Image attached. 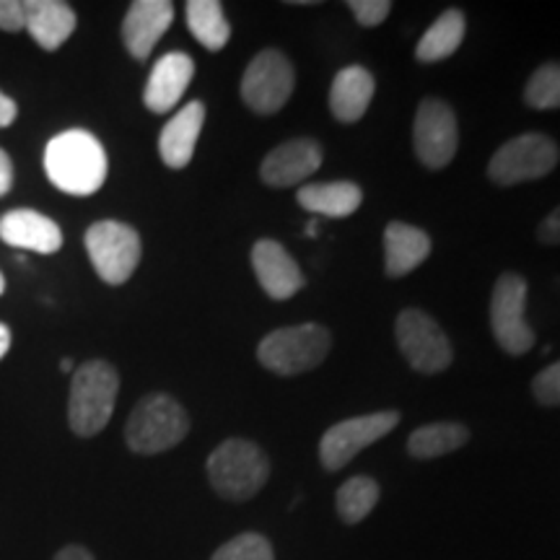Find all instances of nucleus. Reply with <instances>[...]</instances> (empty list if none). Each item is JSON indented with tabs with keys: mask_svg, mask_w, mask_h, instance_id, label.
Segmentation results:
<instances>
[{
	"mask_svg": "<svg viewBox=\"0 0 560 560\" xmlns=\"http://www.w3.org/2000/svg\"><path fill=\"white\" fill-rule=\"evenodd\" d=\"M107 151L89 130H66L55 136L45 149L47 179L60 192L89 198L107 182Z\"/></svg>",
	"mask_w": 560,
	"mask_h": 560,
	"instance_id": "obj_1",
	"label": "nucleus"
},
{
	"mask_svg": "<svg viewBox=\"0 0 560 560\" xmlns=\"http://www.w3.org/2000/svg\"><path fill=\"white\" fill-rule=\"evenodd\" d=\"M208 480L221 499L244 503L270 480V459L255 441L226 439L206 462Z\"/></svg>",
	"mask_w": 560,
	"mask_h": 560,
	"instance_id": "obj_2",
	"label": "nucleus"
},
{
	"mask_svg": "<svg viewBox=\"0 0 560 560\" xmlns=\"http://www.w3.org/2000/svg\"><path fill=\"white\" fill-rule=\"evenodd\" d=\"M120 374L107 361H89L73 371L68 397V423L75 436H96L115 412Z\"/></svg>",
	"mask_w": 560,
	"mask_h": 560,
	"instance_id": "obj_3",
	"label": "nucleus"
},
{
	"mask_svg": "<svg viewBox=\"0 0 560 560\" xmlns=\"http://www.w3.org/2000/svg\"><path fill=\"white\" fill-rule=\"evenodd\" d=\"M190 433V416L172 395L153 392L132 408L125 441L136 454H161L170 452Z\"/></svg>",
	"mask_w": 560,
	"mask_h": 560,
	"instance_id": "obj_4",
	"label": "nucleus"
},
{
	"mask_svg": "<svg viewBox=\"0 0 560 560\" xmlns=\"http://www.w3.org/2000/svg\"><path fill=\"white\" fill-rule=\"evenodd\" d=\"M330 348V330L306 322V325L280 327V330L265 335L257 346V361L278 376H296L317 369L327 359Z\"/></svg>",
	"mask_w": 560,
	"mask_h": 560,
	"instance_id": "obj_5",
	"label": "nucleus"
},
{
	"mask_svg": "<svg viewBox=\"0 0 560 560\" xmlns=\"http://www.w3.org/2000/svg\"><path fill=\"white\" fill-rule=\"evenodd\" d=\"M560 161L558 143L545 132H524L506 140L490 156L488 179L499 187H514L522 182L548 177Z\"/></svg>",
	"mask_w": 560,
	"mask_h": 560,
	"instance_id": "obj_6",
	"label": "nucleus"
},
{
	"mask_svg": "<svg viewBox=\"0 0 560 560\" xmlns=\"http://www.w3.org/2000/svg\"><path fill=\"white\" fill-rule=\"evenodd\" d=\"M490 330L501 350L524 355L535 346V330L527 322V280L520 272H503L490 296Z\"/></svg>",
	"mask_w": 560,
	"mask_h": 560,
	"instance_id": "obj_7",
	"label": "nucleus"
},
{
	"mask_svg": "<svg viewBox=\"0 0 560 560\" xmlns=\"http://www.w3.org/2000/svg\"><path fill=\"white\" fill-rule=\"evenodd\" d=\"M83 242L96 276L109 285H122L125 280H130L143 255L140 234L122 221L94 223Z\"/></svg>",
	"mask_w": 560,
	"mask_h": 560,
	"instance_id": "obj_8",
	"label": "nucleus"
},
{
	"mask_svg": "<svg viewBox=\"0 0 560 560\" xmlns=\"http://www.w3.org/2000/svg\"><path fill=\"white\" fill-rule=\"evenodd\" d=\"M400 425V412L380 410L355 416L330 425L319 441V462L327 472H338L350 459L359 457L366 446L387 436Z\"/></svg>",
	"mask_w": 560,
	"mask_h": 560,
	"instance_id": "obj_9",
	"label": "nucleus"
},
{
	"mask_svg": "<svg viewBox=\"0 0 560 560\" xmlns=\"http://www.w3.org/2000/svg\"><path fill=\"white\" fill-rule=\"evenodd\" d=\"M296 70L280 50L257 52L242 75V100L257 115H276L289 104Z\"/></svg>",
	"mask_w": 560,
	"mask_h": 560,
	"instance_id": "obj_10",
	"label": "nucleus"
},
{
	"mask_svg": "<svg viewBox=\"0 0 560 560\" xmlns=\"http://www.w3.org/2000/svg\"><path fill=\"white\" fill-rule=\"evenodd\" d=\"M395 338L400 353L420 374H439L450 369L454 359L452 342L431 314L405 310L395 322Z\"/></svg>",
	"mask_w": 560,
	"mask_h": 560,
	"instance_id": "obj_11",
	"label": "nucleus"
},
{
	"mask_svg": "<svg viewBox=\"0 0 560 560\" xmlns=\"http://www.w3.org/2000/svg\"><path fill=\"white\" fill-rule=\"evenodd\" d=\"M412 145L416 156L429 170H444L452 164L459 149V125L454 109L444 100L429 96L418 104L412 122Z\"/></svg>",
	"mask_w": 560,
	"mask_h": 560,
	"instance_id": "obj_12",
	"label": "nucleus"
},
{
	"mask_svg": "<svg viewBox=\"0 0 560 560\" xmlns=\"http://www.w3.org/2000/svg\"><path fill=\"white\" fill-rule=\"evenodd\" d=\"M322 166V145L314 138H293L262 159L260 177L268 187H296Z\"/></svg>",
	"mask_w": 560,
	"mask_h": 560,
	"instance_id": "obj_13",
	"label": "nucleus"
},
{
	"mask_svg": "<svg viewBox=\"0 0 560 560\" xmlns=\"http://www.w3.org/2000/svg\"><path fill=\"white\" fill-rule=\"evenodd\" d=\"M252 270L272 301H289L306 283L296 260L276 240H260L252 247Z\"/></svg>",
	"mask_w": 560,
	"mask_h": 560,
	"instance_id": "obj_14",
	"label": "nucleus"
},
{
	"mask_svg": "<svg viewBox=\"0 0 560 560\" xmlns=\"http://www.w3.org/2000/svg\"><path fill=\"white\" fill-rule=\"evenodd\" d=\"M174 21L170 0H136L122 21V42L136 60H145Z\"/></svg>",
	"mask_w": 560,
	"mask_h": 560,
	"instance_id": "obj_15",
	"label": "nucleus"
},
{
	"mask_svg": "<svg viewBox=\"0 0 560 560\" xmlns=\"http://www.w3.org/2000/svg\"><path fill=\"white\" fill-rule=\"evenodd\" d=\"M195 62L187 52H166L164 58L156 60L149 83L143 91V104L153 115H166L177 107L182 94L192 83Z\"/></svg>",
	"mask_w": 560,
	"mask_h": 560,
	"instance_id": "obj_16",
	"label": "nucleus"
},
{
	"mask_svg": "<svg viewBox=\"0 0 560 560\" xmlns=\"http://www.w3.org/2000/svg\"><path fill=\"white\" fill-rule=\"evenodd\" d=\"M0 240L9 247L39 252V255H55L62 247V231L58 223L37 210H9L0 219Z\"/></svg>",
	"mask_w": 560,
	"mask_h": 560,
	"instance_id": "obj_17",
	"label": "nucleus"
},
{
	"mask_svg": "<svg viewBox=\"0 0 560 560\" xmlns=\"http://www.w3.org/2000/svg\"><path fill=\"white\" fill-rule=\"evenodd\" d=\"M206 125V104L190 102L182 107L159 136V153L170 170H185L195 156V145Z\"/></svg>",
	"mask_w": 560,
	"mask_h": 560,
	"instance_id": "obj_18",
	"label": "nucleus"
},
{
	"mask_svg": "<svg viewBox=\"0 0 560 560\" xmlns=\"http://www.w3.org/2000/svg\"><path fill=\"white\" fill-rule=\"evenodd\" d=\"M431 255V236L423 229L405 221H392L384 229V272L389 278H405L420 268Z\"/></svg>",
	"mask_w": 560,
	"mask_h": 560,
	"instance_id": "obj_19",
	"label": "nucleus"
},
{
	"mask_svg": "<svg viewBox=\"0 0 560 560\" xmlns=\"http://www.w3.org/2000/svg\"><path fill=\"white\" fill-rule=\"evenodd\" d=\"M24 30L42 50L55 52L75 32V11L60 0H26Z\"/></svg>",
	"mask_w": 560,
	"mask_h": 560,
	"instance_id": "obj_20",
	"label": "nucleus"
},
{
	"mask_svg": "<svg viewBox=\"0 0 560 560\" xmlns=\"http://www.w3.org/2000/svg\"><path fill=\"white\" fill-rule=\"evenodd\" d=\"M376 81L363 66L342 68L330 86V112L338 122H359L374 100Z\"/></svg>",
	"mask_w": 560,
	"mask_h": 560,
	"instance_id": "obj_21",
	"label": "nucleus"
},
{
	"mask_svg": "<svg viewBox=\"0 0 560 560\" xmlns=\"http://www.w3.org/2000/svg\"><path fill=\"white\" fill-rule=\"evenodd\" d=\"M299 206L314 215L348 219L363 202V190L353 182H314L296 192Z\"/></svg>",
	"mask_w": 560,
	"mask_h": 560,
	"instance_id": "obj_22",
	"label": "nucleus"
},
{
	"mask_svg": "<svg viewBox=\"0 0 560 560\" xmlns=\"http://www.w3.org/2000/svg\"><path fill=\"white\" fill-rule=\"evenodd\" d=\"M467 19L459 9H446L433 24L425 30L416 47V58L420 62H441L452 58L465 42Z\"/></svg>",
	"mask_w": 560,
	"mask_h": 560,
	"instance_id": "obj_23",
	"label": "nucleus"
},
{
	"mask_svg": "<svg viewBox=\"0 0 560 560\" xmlns=\"http://www.w3.org/2000/svg\"><path fill=\"white\" fill-rule=\"evenodd\" d=\"M470 441V431L462 423H429L410 433L408 454L412 459H436L462 450Z\"/></svg>",
	"mask_w": 560,
	"mask_h": 560,
	"instance_id": "obj_24",
	"label": "nucleus"
},
{
	"mask_svg": "<svg viewBox=\"0 0 560 560\" xmlns=\"http://www.w3.org/2000/svg\"><path fill=\"white\" fill-rule=\"evenodd\" d=\"M187 26H190L192 37L210 52L223 50L231 39V24L219 0H190Z\"/></svg>",
	"mask_w": 560,
	"mask_h": 560,
	"instance_id": "obj_25",
	"label": "nucleus"
},
{
	"mask_svg": "<svg viewBox=\"0 0 560 560\" xmlns=\"http://www.w3.org/2000/svg\"><path fill=\"white\" fill-rule=\"evenodd\" d=\"M382 499L380 482L369 475H353L335 493V509L342 524H361Z\"/></svg>",
	"mask_w": 560,
	"mask_h": 560,
	"instance_id": "obj_26",
	"label": "nucleus"
},
{
	"mask_svg": "<svg viewBox=\"0 0 560 560\" xmlns=\"http://www.w3.org/2000/svg\"><path fill=\"white\" fill-rule=\"evenodd\" d=\"M524 104L532 109H560V62H545L529 75Z\"/></svg>",
	"mask_w": 560,
	"mask_h": 560,
	"instance_id": "obj_27",
	"label": "nucleus"
},
{
	"mask_svg": "<svg viewBox=\"0 0 560 560\" xmlns=\"http://www.w3.org/2000/svg\"><path fill=\"white\" fill-rule=\"evenodd\" d=\"M210 560H276V550L260 532H242L223 542Z\"/></svg>",
	"mask_w": 560,
	"mask_h": 560,
	"instance_id": "obj_28",
	"label": "nucleus"
},
{
	"mask_svg": "<svg viewBox=\"0 0 560 560\" xmlns=\"http://www.w3.org/2000/svg\"><path fill=\"white\" fill-rule=\"evenodd\" d=\"M532 395L542 408H560V361L545 366L532 380Z\"/></svg>",
	"mask_w": 560,
	"mask_h": 560,
	"instance_id": "obj_29",
	"label": "nucleus"
},
{
	"mask_svg": "<svg viewBox=\"0 0 560 560\" xmlns=\"http://www.w3.org/2000/svg\"><path fill=\"white\" fill-rule=\"evenodd\" d=\"M348 9L353 11V16L361 26L371 30V26H380L389 16L392 3L389 0H350Z\"/></svg>",
	"mask_w": 560,
	"mask_h": 560,
	"instance_id": "obj_30",
	"label": "nucleus"
},
{
	"mask_svg": "<svg viewBox=\"0 0 560 560\" xmlns=\"http://www.w3.org/2000/svg\"><path fill=\"white\" fill-rule=\"evenodd\" d=\"M0 30L3 32L24 30V3H19V0H0Z\"/></svg>",
	"mask_w": 560,
	"mask_h": 560,
	"instance_id": "obj_31",
	"label": "nucleus"
},
{
	"mask_svg": "<svg viewBox=\"0 0 560 560\" xmlns=\"http://www.w3.org/2000/svg\"><path fill=\"white\" fill-rule=\"evenodd\" d=\"M537 240L548 247H558L560 244V206L556 210H550V215L545 219L540 226H537Z\"/></svg>",
	"mask_w": 560,
	"mask_h": 560,
	"instance_id": "obj_32",
	"label": "nucleus"
},
{
	"mask_svg": "<svg viewBox=\"0 0 560 560\" xmlns=\"http://www.w3.org/2000/svg\"><path fill=\"white\" fill-rule=\"evenodd\" d=\"M13 187V164L9 159V153L0 149V198L3 195H9Z\"/></svg>",
	"mask_w": 560,
	"mask_h": 560,
	"instance_id": "obj_33",
	"label": "nucleus"
},
{
	"mask_svg": "<svg viewBox=\"0 0 560 560\" xmlns=\"http://www.w3.org/2000/svg\"><path fill=\"white\" fill-rule=\"evenodd\" d=\"M16 115H19L16 102H13L11 96H5L3 91H0V128H9V125L16 120Z\"/></svg>",
	"mask_w": 560,
	"mask_h": 560,
	"instance_id": "obj_34",
	"label": "nucleus"
},
{
	"mask_svg": "<svg viewBox=\"0 0 560 560\" xmlns=\"http://www.w3.org/2000/svg\"><path fill=\"white\" fill-rule=\"evenodd\" d=\"M55 560H94V556L86 548H81V545H68V548H62Z\"/></svg>",
	"mask_w": 560,
	"mask_h": 560,
	"instance_id": "obj_35",
	"label": "nucleus"
},
{
	"mask_svg": "<svg viewBox=\"0 0 560 560\" xmlns=\"http://www.w3.org/2000/svg\"><path fill=\"white\" fill-rule=\"evenodd\" d=\"M9 348H11V330L3 325V322H0V359L9 353Z\"/></svg>",
	"mask_w": 560,
	"mask_h": 560,
	"instance_id": "obj_36",
	"label": "nucleus"
},
{
	"mask_svg": "<svg viewBox=\"0 0 560 560\" xmlns=\"http://www.w3.org/2000/svg\"><path fill=\"white\" fill-rule=\"evenodd\" d=\"M60 371H66V374H68V371H73V361H70V359L60 361Z\"/></svg>",
	"mask_w": 560,
	"mask_h": 560,
	"instance_id": "obj_37",
	"label": "nucleus"
},
{
	"mask_svg": "<svg viewBox=\"0 0 560 560\" xmlns=\"http://www.w3.org/2000/svg\"><path fill=\"white\" fill-rule=\"evenodd\" d=\"M3 291H5V280H3V272H0V296H3Z\"/></svg>",
	"mask_w": 560,
	"mask_h": 560,
	"instance_id": "obj_38",
	"label": "nucleus"
}]
</instances>
